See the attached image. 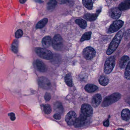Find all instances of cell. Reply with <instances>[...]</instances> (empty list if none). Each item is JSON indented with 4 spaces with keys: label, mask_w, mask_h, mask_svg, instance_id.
<instances>
[{
    "label": "cell",
    "mask_w": 130,
    "mask_h": 130,
    "mask_svg": "<svg viewBox=\"0 0 130 130\" xmlns=\"http://www.w3.org/2000/svg\"><path fill=\"white\" fill-rule=\"evenodd\" d=\"M27 1V0H19L20 2L21 3V4H24V3L26 2Z\"/></svg>",
    "instance_id": "obj_39"
},
{
    "label": "cell",
    "mask_w": 130,
    "mask_h": 130,
    "mask_svg": "<svg viewBox=\"0 0 130 130\" xmlns=\"http://www.w3.org/2000/svg\"><path fill=\"white\" fill-rule=\"evenodd\" d=\"M130 4V0H126L120 4L118 8L121 11L128 10L129 9Z\"/></svg>",
    "instance_id": "obj_17"
},
{
    "label": "cell",
    "mask_w": 130,
    "mask_h": 130,
    "mask_svg": "<svg viewBox=\"0 0 130 130\" xmlns=\"http://www.w3.org/2000/svg\"><path fill=\"white\" fill-rule=\"evenodd\" d=\"M82 4L89 10H92L93 7V3L92 0H82Z\"/></svg>",
    "instance_id": "obj_23"
},
{
    "label": "cell",
    "mask_w": 130,
    "mask_h": 130,
    "mask_svg": "<svg viewBox=\"0 0 130 130\" xmlns=\"http://www.w3.org/2000/svg\"><path fill=\"white\" fill-rule=\"evenodd\" d=\"M130 63L129 58L128 56H123L120 61V67L121 69H124L126 67L128 64Z\"/></svg>",
    "instance_id": "obj_14"
},
{
    "label": "cell",
    "mask_w": 130,
    "mask_h": 130,
    "mask_svg": "<svg viewBox=\"0 0 130 130\" xmlns=\"http://www.w3.org/2000/svg\"><path fill=\"white\" fill-rule=\"evenodd\" d=\"M91 34L92 32H86L83 34L81 38L80 41L81 42H83L85 40H89L91 39Z\"/></svg>",
    "instance_id": "obj_27"
},
{
    "label": "cell",
    "mask_w": 130,
    "mask_h": 130,
    "mask_svg": "<svg viewBox=\"0 0 130 130\" xmlns=\"http://www.w3.org/2000/svg\"><path fill=\"white\" fill-rule=\"evenodd\" d=\"M102 101L101 95L100 94L95 95L92 99L91 104L92 106L95 108L97 107Z\"/></svg>",
    "instance_id": "obj_13"
},
{
    "label": "cell",
    "mask_w": 130,
    "mask_h": 130,
    "mask_svg": "<svg viewBox=\"0 0 130 130\" xmlns=\"http://www.w3.org/2000/svg\"><path fill=\"white\" fill-rule=\"evenodd\" d=\"M124 22L122 20L114 21L110 26L108 31L110 33H113L119 30L123 25Z\"/></svg>",
    "instance_id": "obj_7"
},
{
    "label": "cell",
    "mask_w": 130,
    "mask_h": 130,
    "mask_svg": "<svg viewBox=\"0 0 130 130\" xmlns=\"http://www.w3.org/2000/svg\"><path fill=\"white\" fill-rule=\"evenodd\" d=\"M116 130H125L124 129H123V128H118V129H117Z\"/></svg>",
    "instance_id": "obj_41"
},
{
    "label": "cell",
    "mask_w": 130,
    "mask_h": 130,
    "mask_svg": "<svg viewBox=\"0 0 130 130\" xmlns=\"http://www.w3.org/2000/svg\"><path fill=\"white\" fill-rule=\"evenodd\" d=\"M124 30L123 29L119 31L116 34L108 49L107 52V55H110L116 50L122 39L124 35Z\"/></svg>",
    "instance_id": "obj_1"
},
{
    "label": "cell",
    "mask_w": 130,
    "mask_h": 130,
    "mask_svg": "<svg viewBox=\"0 0 130 130\" xmlns=\"http://www.w3.org/2000/svg\"><path fill=\"white\" fill-rule=\"evenodd\" d=\"M56 0H50L47 4V9L51 11L53 10L57 4Z\"/></svg>",
    "instance_id": "obj_21"
},
{
    "label": "cell",
    "mask_w": 130,
    "mask_h": 130,
    "mask_svg": "<svg viewBox=\"0 0 130 130\" xmlns=\"http://www.w3.org/2000/svg\"><path fill=\"white\" fill-rule=\"evenodd\" d=\"M115 65V59L114 56L108 58L105 61L104 67V71L105 73L109 74L112 72Z\"/></svg>",
    "instance_id": "obj_4"
},
{
    "label": "cell",
    "mask_w": 130,
    "mask_h": 130,
    "mask_svg": "<svg viewBox=\"0 0 130 130\" xmlns=\"http://www.w3.org/2000/svg\"><path fill=\"white\" fill-rule=\"evenodd\" d=\"M116 1H117V0H116Z\"/></svg>",
    "instance_id": "obj_42"
},
{
    "label": "cell",
    "mask_w": 130,
    "mask_h": 130,
    "mask_svg": "<svg viewBox=\"0 0 130 130\" xmlns=\"http://www.w3.org/2000/svg\"><path fill=\"white\" fill-rule=\"evenodd\" d=\"M104 126H108L109 125V120H107L106 121H105V122L104 123Z\"/></svg>",
    "instance_id": "obj_37"
},
{
    "label": "cell",
    "mask_w": 130,
    "mask_h": 130,
    "mask_svg": "<svg viewBox=\"0 0 130 130\" xmlns=\"http://www.w3.org/2000/svg\"><path fill=\"white\" fill-rule=\"evenodd\" d=\"M52 43V38L49 36L45 37L42 40V44L43 46L46 48L50 47Z\"/></svg>",
    "instance_id": "obj_16"
},
{
    "label": "cell",
    "mask_w": 130,
    "mask_h": 130,
    "mask_svg": "<svg viewBox=\"0 0 130 130\" xmlns=\"http://www.w3.org/2000/svg\"><path fill=\"white\" fill-rule=\"evenodd\" d=\"M84 18L87 20L90 21H93L96 20L98 16L95 13H87L84 15Z\"/></svg>",
    "instance_id": "obj_20"
},
{
    "label": "cell",
    "mask_w": 130,
    "mask_h": 130,
    "mask_svg": "<svg viewBox=\"0 0 130 130\" xmlns=\"http://www.w3.org/2000/svg\"><path fill=\"white\" fill-rule=\"evenodd\" d=\"M95 54L96 52L95 50L90 46L86 47L83 50V56L87 60H91L93 59L95 56Z\"/></svg>",
    "instance_id": "obj_6"
},
{
    "label": "cell",
    "mask_w": 130,
    "mask_h": 130,
    "mask_svg": "<svg viewBox=\"0 0 130 130\" xmlns=\"http://www.w3.org/2000/svg\"><path fill=\"white\" fill-rule=\"evenodd\" d=\"M98 88L97 86L92 84H88L85 87V89L89 93L94 92L97 90Z\"/></svg>",
    "instance_id": "obj_18"
},
{
    "label": "cell",
    "mask_w": 130,
    "mask_h": 130,
    "mask_svg": "<svg viewBox=\"0 0 130 130\" xmlns=\"http://www.w3.org/2000/svg\"><path fill=\"white\" fill-rule=\"evenodd\" d=\"M75 22L82 29H85L87 27V23L83 19H77L76 20Z\"/></svg>",
    "instance_id": "obj_22"
},
{
    "label": "cell",
    "mask_w": 130,
    "mask_h": 130,
    "mask_svg": "<svg viewBox=\"0 0 130 130\" xmlns=\"http://www.w3.org/2000/svg\"><path fill=\"white\" fill-rule=\"evenodd\" d=\"M9 116H10V118L11 120L12 121H14L16 119V117H15V115L14 113H11L8 114Z\"/></svg>",
    "instance_id": "obj_34"
},
{
    "label": "cell",
    "mask_w": 130,
    "mask_h": 130,
    "mask_svg": "<svg viewBox=\"0 0 130 130\" xmlns=\"http://www.w3.org/2000/svg\"><path fill=\"white\" fill-rule=\"evenodd\" d=\"M11 49L13 52L17 53L18 52V42L17 40H15L11 46Z\"/></svg>",
    "instance_id": "obj_30"
},
{
    "label": "cell",
    "mask_w": 130,
    "mask_h": 130,
    "mask_svg": "<svg viewBox=\"0 0 130 130\" xmlns=\"http://www.w3.org/2000/svg\"><path fill=\"white\" fill-rule=\"evenodd\" d=\"M36 64L39 71L41 72H45L46 71L47 68L46 65L41 60L37 59L36 61Z\"/></svg>",
    "instance_id": "obj_15"
},
{
    "label": "cell",
    "mask_w": 130,
    "mask_h": 130,
    "mask_svg": "<svg viewBox=\"0 0 130 130\" xmlns=\"http://www.w3.org/2000/svg\"><path fill=\"white\" fill-rule=\"evenodd\" d=\"M34 1H36V2H39V3H40V2H42L41 0H34Z\"/></svg>",
    "instance_id": "obj_40"
},
{
    "label": "cell",
    "mask_w": 130,
    "mask_h": 130,
    "mask_svg": "<svg viewBox=\"0 0 130 130\" xmlns=\"http://www.w3.org/2000/svg\"><path fill=\"white\" fill-rule=\"evenodd\" d=\"M53 47L56 50H60L63 47V40L62 37L59 35H56L53 37L52 41Z\"/></svg>",
    "instance_id": "obj_5"
},
{
    "label": "cell",
    "mask_w": 130,
    "mask_h": 130,
    "mask_svg": "<svg viewBox=\"0 0 130 130\" xmlns=\"http://www.w3.org/2000/svg\"><path fill=\"white\" fill-rule=\"evenodd\" d=\"M0 130H13L9 125L0 122Z\"/></svg>",
    "instance_id": "obj_28"
},
{
    "label": "cell",
    "mask_w": 130,
    "mask_h": 130,
    "mask_svg": "<svg viewBox=\"0 0 130 130\" xmlns=\"http://www.w3.org/2000/svg\"><path fill=\"white\" fill-rule=\"evenodd\" d=\"M44 111L46 114L49 115L50 114L52 111L51 106L49 104L45 105L44 106Z\"/></svg>",
    "instance_id": "obj_29"
},
{
    "label": "cell",
    "mask_w": 130,
    "mask_h": 130,
    "mask_svg": "<svg viewBox=\"0 0 130 130\" xmlns=\"http://www.w3.org/2000/svg\"><path fill=\"white\" fill-rule=\"evenodd\" d=\"M121 11L118 8H112L109 11L110 17L113 19L117 20L121 16Z\"/></svg>",
    "instance_id": "obj_11"
},
{
    "label": "cell",
    "mask_w": 130,
    "mask_h": 130,
    "mask_svg": "<svg viewBox=\"0 0 130 130\" xmlns=\"http://www.w3.org/2000/svg\"><path fill=\"white\" fill-rule=\"evenodd\" d=\"M121 95L119 93H114L105 99L102 104L103 107H107L117 102L121 98Z\"/></svg>",
    "instance_id": "obj_2"
},
{
    "label": "cell",
    "mask_w": 130,
    "mask_h": 130,
    "mask_svg": "<svg viewBox=\"0 0 130 130\" xmlns=\"http://www.w3.org/2000/svg\"><path fill=\"white\" fill-rule=\"evenodd\" d=\"M53 118H54L55 120H60L61 119V115L59 114H55L54 115V116H53Z\"/></svg>",
    "instance_id": "obj_35"
},
{
    "label": "cell",
    "mask_w": 130,
    "mask_h": 130,
    "mask_svg": "<svg viewBox=\"0 0 130 130\" xmlns=\"http://www.w3.org/2000/svg\"><path fill=\"white\" fill-rule=\"evenodd\" d=\"M81 111L82 114L86 117H90L93 114L92 107L88 104H83L81 107Z\"/></svg>",
    "instance_id": "obj_9"
},
{
    "label": "cell",
    "mask_w": 130,
    "mask_h": 130,
    "mask_svg": "<svg viewBox=\"0 0 130 130\" xmlns=\"http://www.w3.org/2000/svg\"><path fill=\"white\" fill-rule=\"evenodd\" d=\"M121 117L124 120L127 121L130 119V111L128 109H124L121 112Z\"/></svg>",
    "instance_id": "obj_19"
},
{
    "label": "cell",
    "mask_w": 130,
    "mask_h": 130,
    "mask_svg": "<svg viewBox=\"0 0 130 130\" xmlns=\"http://www.w3.org/2000/svg\"><path fill=\"white\" fill-rule=\"evenodd\" d=\"M65 82L66 85L69 87H72L73 86V82L71 74H67L65 77Z\"/></svg>",
    "instance_id": "obj_26"
},
{
    "label": "cell",
    "mask_w": 130,
    "mask_h": 130,
    "mask_svg": "<svg viewBox=\"0 0 130 130\" xmlns=\"http://www.w3.org/2000/svg\"><path fill=\"white\" fill-rule=\"evenodd\" d=\"M35 51L39 57L44 59L50 60L53 57L52 52L47 49L37 48H35Z\"/></svg>",
    "instance_id": "obj_3"
},
{
    "label": "cell",
    "mask_w": 130,
    "mask_h": 130,
    "mask_svg": "<svg viewBox=\"0 0 130 130\" xmlns=\"http://www.w3.org/2000/svg\"><path fill=\"white\" fill-rule=\"evenodd\" d=\"M77 115L74 111H71L69 112L66 116L65 120L69 125L72 126L73 125L77 119Z\"/></svg>",
    "instance_id": "obj_10"
},
{
    "label": "cell",
    "mask_w": 130,
    "mask_h": 130,
    "mask_svg": "<svg viewBox=\"0 0 130 130\" xmlns=\"http://www.w3.org/2000/svg\"><path fill=\"white\" fill-rule=\"evenodd\" d=\"M87 117L84 116L83 115H80L78 118L76 120L74 123V126L76 127H80L82 126L85 123Z\"/></svg>",
    "instance_id": "obj_12"
},
{
    "label": "cell",
    "mask_w": 130,
    "mask_h": 130,
    "mask_svg": "<svg viewBox=\"0 0 130 130\" xmlns=\"http://www.w3.org/2000/svg\"><path fill=\"white\" fill-rule=\"evenodd\" d=\"M69 0H58V2L60 4H66L69 1Z\"/></svg>",
    "instance_id": "obj_36"
},
{
    "label": "cell",
    "mask_w": 130,
    "mask_h": 130,
    "mask_svg": "<svg viewBox=\"0 0 130 130\" xmlns=\"http://www.w3.org/2000/svg\"><path fill=\"white\" fill-rule=\"evenodd\" d=\"M130 63L128 64L126 68V70H125V72H124V76L126 79L128 80H129L130 78Z\"/></svg>",
    "instance_id": "obj_31"
},
{
    "label": "cell",
    "mask_w": 130,
    "mask_h": 130,
    "mask_svg": "<svg viewBox=\"0 0 130 130\" xmlns=\"http://www.w3.org/2000/svg\"><path fill=\"white\" fill-rule=\"evenodd\" d=\"M38 83L39 86L44 89H49L51 87V83L49 80L44 76L39 78Z\"/></svg>",
    "instance_id": "obj_8"
},
{
    "label": "cell",
    "mask_w": 130,
    "mask_h": 130,
    "mask_svg": "<svg viewBox=\"0 0 130 130\" xmlns=\"http://www.w3.org/2000/svg\"><path fill=\"white\" fill-rule=\"evenodd\" d=\"M99 83L101 85L106 86L109 83V79L106 76H102L99 78Z\"/></svg>",
    "instance_id": "obj_25"
},
{
    "label": "cell",
    "mask_w": 130,
    "mask_h": 130,
    "mask_svg": "<svg viewBox=\"0 0 130 130\" xmlns=\"http://www.w3.org/2000/svg\"><path fill=\"white\" fill-rule=\"evenodd\" d=\"M44 98L46 101H49L50 100L51 98V95L48 92H46L44 95Z\"/></svg>",
    "instance_id": "obj_33"
},
{
    "label": "cell",
    "mask_w": 130,
    "mask_h": 130,
    "mask_svg": "<svg viewBox=\"0 0 130 130\" xmlns=\"http://www.w3.org/2000/svg\"><path fill=\"white\" fill-rule=\"evenodd\" d=\"M101 8H99V9H98V10H97L96 11V13H95V14H96L97 16H98V15H99L101 11Z\"/></svg>",
    "instance_id": "obj_38"
},
{
    "label": "cell",
    "mask_w": 130,
    "mask_h": 130,
    "mask_svg": "<svg viewBox=\"0 0 130 130\" xmlns=\"http://www.w3.org/2000/svg\"><path fill=\"white\" fill-rule=\"evenodd\" d=\"M23 34V31L19 29L16 31L15 33V37L17 38H19L21 37Z\"/></svg>",
    "instance_id": "obj_32"
},
{
    "label": "cell",
    "mask_w": 130,
    "mask_h": 130,
    "mask_svg": "<svg viewBox=\"0 0 130 130\" xmlns=\"http://www.w3.org/2000/svg\"><path fill=\"white\" fill-rule=\"evenodd\" d=\"M48 20L47 18H44L39 21L36 25L37 29H41L44 27L48 22Z\"/></svg>",
    "instance_id": "obj_24"
}]
</instances>
